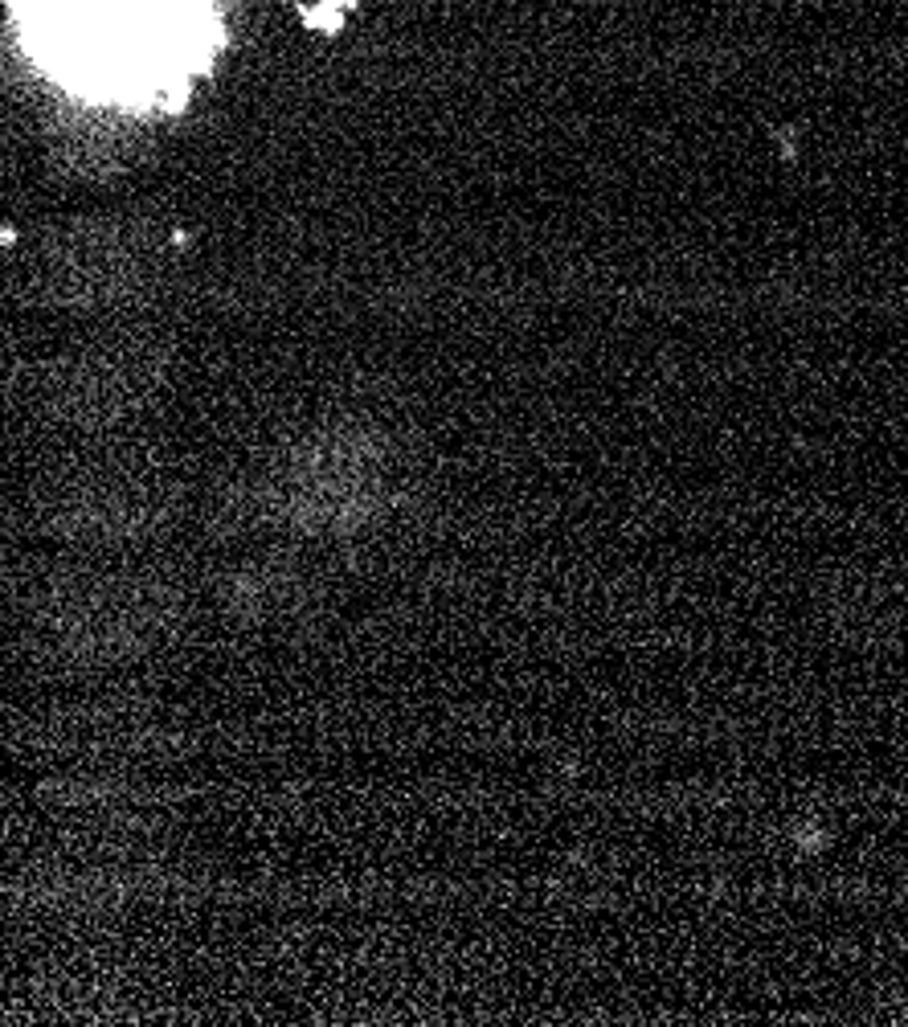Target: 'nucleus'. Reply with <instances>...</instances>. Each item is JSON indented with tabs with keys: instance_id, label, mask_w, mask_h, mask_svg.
<instances>
[{
	"instance_id": "3",
	"label": "nucleus",
	"mask_w": 908,
	"mask_h": 1027,
	"mask_svg": "<svg viewBox=\"0 0 908 1027\" xmlns=\"http://www.w3.org/2000/svg\"><path fill=\"white\" fill-rule=\"evenodd\" d=\"M790 843L798 847V852H806V856H814V852H823L827 847V831L819 827V823H806V827H798V831H790Z\"/></svg>"
},
{
	"instance_id": "1",
	"label": "nucleus",
	"mask_w": 908,
	"mask_h": 1027,
	"mask_svg": "<svg viewBox=\"0 0 908 1027\" xmlns=\"http://www.w3.org/2000/svg\"><path fill=\"white\" fill-rule=\"evenodd\" d=\"M17 21L37 62L123 107L180 99L213 50L209 0H17Z\"/></svg>"
},
{
	"instance_id": "2",
	"label": "nucleus",
	"mask_w": 908,
	"mask_h": 1027,
	"mask_svg": "<svg viewBox=\"0 0 908 1027\" xmlns=\"http://www.w3.org/2000/svg\"><path fill=\"white\" fill-rule=\"evenodd\" d=\"M185 614V598L164 573L107 565L86 573L58 602V635L95 667L131 663L164 647Z\"/></svg>"
}]
</instances>
